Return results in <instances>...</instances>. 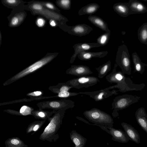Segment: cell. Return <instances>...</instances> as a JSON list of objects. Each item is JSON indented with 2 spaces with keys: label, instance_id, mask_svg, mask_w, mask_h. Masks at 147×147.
<instances>
[{
  "label": "cell",
  "instance_id": "cell-3",
  "mask_svg": "<svg viewBox=\"0 0 147 147\" xmlns=\"http://www.w3.org/2000/svg\"><path fill=\"white\" fill-rule=\"evenodd\" d=\"M83 115L89 121L99 126H113V120L111 115L98 108L86 110L84 112Z\"/></svg>",
  "mask_w": 147,
  "mask_h": 147
},
{
  "label": "cell",
  "instance_id": "cell-34",
  "mask_svg": "<svg viewBox=\"0 0 147 147\" xmlns=\"http://www.w3.org/2000/svg\"><path fill=\"white\" fill-rule=\"evenodd\" d=\"M45 5L49 9H55V7L53 5L49 3H47L45 4Z\"/></svg>",
  "mask_w": 147,
  "mask_h": 147
},
{
  "label": "cell",
  "instance_id": "cell-32",
  "mask_svg": "<svg viewBox=\"0 0 147 147\" xmlns=\"http://www.w3.org/2000/svg\"><path fill=\"white\" fill-rule=\"evenodd\" d=\"M31 113V109L29 107L27 108L25 111L22 114L24 115L30 114Z\"/></svg>",
  "mask_w": 147,
  "mask_h": 147
},
{
  "label": "cell",
  "instance_id": "cell-14",
  "mask_svg": "<svg viewBox=\"0 0 147 147\" xmlns=\"http://www.w3.org/2000/svg\"><path fill=\"white\" fill-rule=\"evenodd\" d=\"M135 116L137 122L147 134V115L145 108H138L136 112Z\"/></svg>",
  "mask_w": 147,
  "mask_h": 147
},
{
  "label": "cell",
  "instance_id": "cell-39",
  "mask_svg": "<svg viewBox=\"0 0 147 147\" xmlns=\"http://www.w3.org/2000/svg\"><path fill=\"white\" fill-rule=\"evenodd\" d=\"M146 66H147V63L146 64Z\"/></svg>",
  "mask_w": 147,
  "mask_h": 147
},
{
  "label": "cell",
  "instance_id": "cell-35",
  "mask_svg": "<svg viewBox=\"0 0 147 147\" xmlns=\"http://www.w3.org/2000/svg\"><path fill=\"white\" fill-rule=\"evenodd\" d=\"M27 107L26 106H22L20 110V113L21 114L23 113L26 110Z\"/></svg>",
  "mask_w": 147,
  "mask_h": 147
},
{
  "label": "cell",
  "instance_id": "cell-13",
  "mask_svg": "<svg viewBox=\"0 0 147 147\" xmlns=\"http://www.w3.org/2000/svg\"><path fill=\"white\" fill-rule=\"evenodd\" d=\"M129 8V15L142 14L147 12V7L141 2L137 0H130L128 3Z\"/></svg>",
  "mask_w": 147,
  "mask_h": 147
},
{
  "label": "cell",
  "instance_id": "cell-22",
  "mask_svg": "<svg viewBox=\"0 0 147 147\" xmlns=\"http://www.w3.org/2000/svg\"><path fill=\"white\" fill-rule=\"evenodd\" d=\"M5 147H28L19 138L13 137L7 139L5 142Z\"/></svg>",
  "mask_w": 147,
  "mask_h": 147
},
{
  "label": "cell",
  "instance_id": "cell-9",
  "mask_svg": "<svg viewBox=\"0 0 147 147\" xmlns=\"http://www.w3.org/2000/svg\"><path fill=\"white\" fill-rule=\"evenodd\" d=\"M100 46V45L97 42L80 43L75 44L73 47L74 52L71 58L70 63H74L78 55L80 52L87 51L92 48Z\"/></svg>",
  "mask_w": 147,
  "mask_h": 147
},
{
  "label": "cell",
  "instance_id": "cell-19",
  "mask_svg": "<svg viewBox=\"0 0 147 147\" xmlns=\"http://www.w3.org/2000/svg\"><path fill=\"white\" fill-rule=\"evenodd\" d=\"M113 8L114 11L120 16L126 17L129 15L128 3L119 2L114 4Z\"/></svg>",
  "mask_w": 147,
  "mask_h": 147
},
{
  "label": "cell",
  "instance_id": "cell-5",
  "mask_svg": "<svg viewBox=\"0 0 147 147\" xmlns=\"http://www.w3.org/2000/svg\"><path fill=\"white\" fill-rule=\"evenodd\" d=\"M140 97L136 95L125 94L116 97L111 104L113 112L124 109L133 104L138 102Z\"/></svg>",
  "mask_w": 147,
  "mask_h": 147
},
{
  "label": "cell",
  "instance_id": "cell-16",
  "mask_svg": "<svg viewBox=\"0 0 147 147\" xmlns=\"http://www.w3.org/2000/svg\"><path fill=\"white\" fill-rule=\"evenodd\" d=\"M108 53V51H107L98 52L84 51L79 53L77 55V57L80 60L88 61L91 60L93 58L103 57L106 56Z\"/></svg>",
  "mask_w": 147,
  "mask_h": 147
},
{
  "label": "cell",
  "instance_id": "cell-31",
  "mask_svg": "<svg viewBox=\"0 0 147 147\" xmlns=\"http://www.w3.org/2000/svg\"><path fill=\"white\" fill-rule=\"evenodd\" d=\"M45 22L44 20L42 18L38 19L37 21V23L39 26H42L44 25Z\"/></svg>",
  "mask_w": 147,
  "mask_h": 147
},
{
  "label": "cell",
  "instance_id": "cell-33",
  "mask_svg": "<svg viewBox=\"0 0 147 147\" xmlns=\"http://www.w3.org/2000/svg\"><path fill=\"white\" fill-rule=\"evenodd\" d=\"M8 4L13 5L16 3L18 1L15 0H7L5 1Z\"/></svg>",
  "mask_w": 147,
  "mask_h": 147
},
{
  "label": "cell",
  "instance_id": "cell-30",
  "mask_svg": "<svg viewBox=\"0 0 147 147\" xmlns=\"http://www.w3.org/2000/svg\"><path fill=\"white\" fill-rule=\"evenodd\" d=\"M32 7L33 9L36 10H41L42 8V5L38 3L34 4L32 5Z\"/></svg>",
  "mask_w": 147,
  "mask_h": 147
},
{
  "label": "cell",
  "instance_id": "cell-26",
  "mask_svg": "<svg viewBox=\"0 0 147 147\" xmlns=\"http://www.w3.org/2000/svg\"><path fill=\"white\" fill-rule=\"evenodd\" d=\"M111 32H105L101 34L97 39V43L99 44L100 46H104L108 42Z\"/></svg>",
  "mask_w": 147,
  "mask_h": 147
},
{
  "label": "cell",
  "instance_id": "cell-7",
  "mask_svg": "<svg viewBox=\"0 0 147 147\" xmlns=\"http://www.w3.org/2000/svg\"><path fill=\"white\" fill-rule=\"evenodd\" d=\"M64 30L69 34L75 36H82L89 34L93 30L90 26L84 24L64 27Z\"/></svg>",
  "mask_w": 147,
  "mask_h": 147
},
{
  "label": "cell",
  "instance_id": "cell-25",
  "mask_svg": "<svg viewBox=\"0 0 147 147\" xmlns=\"http://www.w3.org/2000/svg\"><path fill=\"white\" fill-rule=\"evenodd\" d=\"M45 121H36L30 124L27 128L26 133L33 135L40 129Z\"/></svg>",
  "mask_w": 147,
  "mask_h": 147
},
{
  "label": "cell",
  "instance_id": "cell-29",
  "mask_svg": "<svg viewBox=\"0 0 147 147\" xmlns=\"http://www.w3.org/2000/svg\"><path fill=\"white\" fill-rule=\"evenodd\" d=\"M18 17L14 16L11 19L10 22V24L12 26H15L17 25L19 22L20 19Z\"/></svg>",
  "mask_w": 147,
  "mask_h": 147
},
{
  "label": "cell",
  "instance_id": "cell-17",
  "mask_svg": "<svg viewBox=\"0 0 147 147\" xmlns=\"http://www.w3.org/2000/svg\"><path fill=\"white\" fill-rule=\"evenodd\" d=\"M88 20L94 25L105 32H111L108 28L107 24L99 17L90 15L88 17Z\"/></svg>",
  "mask_w": 147,
  "mask_h": 147
},
{
  "label": "cell",
  "instance_id": "cell-15",
  "mask_svg": "<svg viewBox=\"0 0 147 147\" xmlns=\"http://www.w3.org/2000/svg\"><path fill=\"white\" fill-rule=\"evenodd\" d=\"M54 56L53 55L49 56L43 58L41 60L36 62L27 68L23 72L19 74V75L17 76V78L22 77L40 68L50 61Z\"/></svg>",
  "mask_w": 147,
  "mask_h": 147
},
{
  "label": "cell",
  "instance_id": "cell-2",
  "mask_svg": "<svg viewBox=\"0 0 147 147\" xmlns=\"http://www.w3.org/2000/svg\"><path fill=\"white\" fill-rule=\"evenodd\" d=\"M65 110L63 109L50 119V122L40 135L41 140L56 142L59 138L58 131L61 125Z\"/></svg>",
  "mask_w": 147,
  "mask_h": 147
},
{
  "label": "cell",
  "instance_id": "cell-1",
  "mask_svg": "<svg viewBox=\"0 0 147 147\" xmlns=\"http://www.w3.org/2000/svg\"><path fill=\"white\" fill-rule=\"evenodd\" d=\"M118 66L115 63L112 72L106 77V80L109 83L111 84H117L106 88L107 90L117 88L120 92H124L132 91H140L145 87V84H134L130 78L126 77L122 71H117Z\"/></svg>",
  "mask_w": 147,
  "mask_h": 147
},
{
  "label": "cell",
  "instance_id": "cell-27",
  "mask_svg": "<svg viewBox=\"0 0 147 147\" xmlns=\"http://www.w3.org/2000/svg\"><path fill=\"white\" fill-rule=\"evenodd\" d=\"M57 3L61 8L67 10L71 8V0H61L58 1Z\"/></svg>",
  "mask_w": 147,
  "mask_h": 147
},
{
  "label": "cell",
  "instance_id": "cell-18",
  "mask_svg": "<svg viewBox=\"0 0 147 147\" xmlns=\"http://www.w3.org/2000/svg\"><path fill=\"white\" fill-rule=\"evenodd\" d=\"M70 138L75 147H84L86 143V138L75 130H72L70 133Z\"/></svg>",
  "mask_w": 147,
  "mask_h": 147
},
{
  "label": "cell",
  "instance_id": "cell-6",
  "mask_svg": "<svg viewBox=\"0 0 147 147\" xmlns=\"http://www.w3.org/2000/svg\"><path fill=\"white\" fill-rule=\"evenodd\" d=\"M99 82V79L96 77L87 76L71 79L66 83L72 88L80 89L93 86Z\"/></svg>",
  "mask_w": 147,
  "mask_h": 147
},
{
  "label": "cell",
  "instance_id": "cell-10",
  "mask_svg": "<svg viewBox=\"0 0 147 147\" xmlns=\"http://www.w3.org/2000/svg\"><path fill=\"white\" fill-rule=\"evenodd\" d=\"M68 74L78 77L87 76L92 74L93 72L89 67L82 65H71L66 71Z\"/></svg>",
  "mask_w": 147,
  "mask_h": 147
},
{
  "label": "cell",
  "instance_id": "cell-12",
  "mask_svg": "<svg viewBox=\"0 0 147 147\" xmlns=\"http://www.w3.org/2000/svg\"><path fill=\"white\" fill-rule=\"evenodd\" d=\"M121 125L129 140L137 144L140 143V135L135 128L131 125L124 122L121 123Z\"/></svg>",
  "mask_w": 147,
  "mask_h": 147
},
{
  "label": "cell",
  "instance_id": "cell-37",
  "mask_svg": "<svg viewBox=\"0 0 147 147\" xmlns=\"http://www.w3.org/2000/svg\"><path fill=\"white\" fill-rule=\"evenodd\" d=\"M34 93L35 95V96H39L41 95L42 93L40 91H36L34 92Z\"/></svg>",
  "mask_w": 147,
  "mask_h": 147
},
{
  "label": "cell",
  "instance_id": "cell-20",
  "mask_svg": "<svg viewBox=\"0 0 147 147\" xmlns=\"http://www.w3.org/2000/svg\"><path fill=\"white\" fill-rule=\"evenodd\" d=\"M132 56L134 71L142 74L145 71L146 64L142 62L137 53H133Z\"/></svg>",
  "mask_w": 147,
  "mask_h": 147
},
{
  "label": "cell",
  "instance_id": "cell-28",
  "mask_svg": "<svg viewBox=\"0 0 147 147\" xmlns=\"http://www.w3.org/2000/svg\"><path fill=\"white\" fill-rule=\"evenodd\" d=\"M79 94H80L79 92H71L67 91L59 92L58 96L61 98H68L71 96H77Z\"/></svg>",
  "mask_w": 147,
  "mask_h": 147
},
{
  "label": "cell",
  "instance_id": "cell-23",
  "mask_svg": "<svg viewBox=\"0 0 147 147\" xmlns=\"http://www.w3.org/2000/svg\"><path fill=\"white\" fill-rule=\"evenodd\" d=\"M138 39L142 44L147 45V22L144 23L138 30Z\"/></svg>",
  "mask_w": 147,
  "mask_h": 147
},
{
  "label": "cell",
  "instance_id": "cell-36",
  "mask_svg": "<svg viewBox=\"0 0 147 147\" xmlns=\"http://www.w3.org/2000/svg\"><path fill=\"white\" fill-rule=\"evenodd\" d=\"M38 116L42 118H43L45 117V114L42 112H40L38 113Z\"/></svg>",
  "mask_w": 147,
  "mask_h": 147
},
{
  "label": "cell",
  "instance_id": "cell-11",
  "mask_svg": "<svg viewBox=\"0 0 147 147\" xmlns=\"http://www.w3.org/2000/svg\"><path fill=\"white\" fill-rule=\"evenodd\" d=\"M107 132L112 136L113 140L121 143H127L129 140L125 132L121 130L107 127Z\"/></svg>",
  "mask_w": 147,
  "mask_h": 147
},
{
  "label": "cell",
  "instance_id": "cell-21",
  "mask_svg": "<svg viewBox=\"0 0 147 147\" xmlns=\"http://www.w3.org/2000/svg\"><path fill=\"white\" fill-rule=\"evenodd\" d=\"M100 7L97 3H90L82 7L79 10L78 14L80 16L85 14L91 15L96 13Z\"/></svg>",
  "mask_w": 147,
  "mask_h": 147
},
{
  "label": "cell",
  "instance_id": "cell-38",
  "mask_svg": "<svg viewBox=\"0 0 147 147\" xmlns=\"http://www.w3.org/2000/svg\"><path fill=\"white\" fill-rule=\"evenodd\" d=\"M51 25L53 26H55L56 25V22L54 21H52L50 22Z\"/></svg>",
  "mask_w": 147,
  "mask_h": 147
},
{
  "label": "cell",
  "instance_id": "cell-4",
  "mask_svg": "<svg viewBox=\"0 0 147 147\" xmlns=\"http://www.w3.org/2000/svg\"><path fill=\"white\" fill-rule=\"evenodd\" d=\"M124 74H131V63L129 50L127 46L123 44L119 46L117 52L115 62Z\"/></svg>",
  "mask_w": 147,
  "mask_h": 147
},
{
  "label": "cell",
  "instance_id": "cell-24",
  "mask_svg": "<svg viewBox=\"0 0 147 147\" xmlns=\"http://www.w3.org/2000/svg\"><path fill=\"white\" fill-rule=\"evenodd\" d=\"M111 69V64L110 60L95 68L98 72V77L100 78H103L110 71Z\"/></svg>",
  "mask_w": 147,
  "mask_h": 147
},
{
  "label": "cell",
  "instance_id": "cell-8",
  "mask_svg": "<svg viewBox=\"0 0 147 147\" xmlns=\"http://www.w3.org/2000/svg\"><path fill=\"white\" fill-rule=\"evenodd\" d=\"M119 90H113L111 91L107 90L106 88L98 90L91 92H80V94H86L89 96L95 101L98 102L103 100L113 95L118 94Z\"/></svg>",
  "mask_w": 147,
  "mask_h": 147
}]
</instances>
